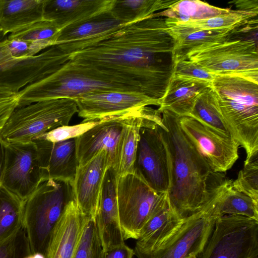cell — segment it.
Here are the masks:
<instances>
[{"instance_id": "1", "label": "cell", "mask_w": 258, "mask_h": 258, "mask_svg": "<svg viewBox=\"0 0 258 258\" xmlns=\"http://www.w3.org/2000/svg\"><path fill=\"white\" fill-rule=\"evenodd\" d=\"M175 44L165 19L155 13L103 33L68 60L135 82L145 95L160 101L172 76Z\"/></svg>"}, {"instance_id": "2", "label": "cell", "mask_w": 258, "mask_h": 258, "mask_svg": "<svg viewBox=\"0 0 258 258\" xmlns=\"http://www.w3.org/2000/svg\"><path fill=\"white\" fill-rule=\"evenodd\" d=\"M157 127L166 149L167 194L172 210L183 219L202 210L211 196L214 172L181 130L178 116L163 110Z\"/></svg>"}, {"instance_id": "3", "label": "cell", "mask_w": 258, "mask_h": 258, "mask_svg": "<svg viewBox=\"0 0 258 258\" xmlns=\"http://www.w3.org/2000/svg\"><path fill=\"white\" fill-rule=\"evenodd\" d=\"M119 91L144 94L136 83L107 71L68 60L57 71L18 92L19 107L57 98Z\"/></svg>"}, {"instance_id": "4", "label": "cell", "mask_w": 258, "mask_h": 258, "mask_svg": "<svg viewBox=\"0 0 258 258\" xmlns=\"http://www.w3.org/2000/svg\"><path fill=\"white\" fill-rule=\"evenodd\" d=\"M211 87L231 136L246 153L258 154V81L235 75H214Z\"/></svg>"}, {"instance_id": "5", "label": "cell", "mask_w": 258, "mask_h": 258, "mask_svg": "<svg viewBox=\"0 0 258 258\" xmlns=\"http://www.w3.org/2000/svg\"><path fill=\"white\" fill-rule=\"evenodd\" d=\"M73 200L72 183L49 178L41 180L24 201L23 227L31 253L45 254L55 226Z\"/></svg>"}, {"instance_id": "6", "label": "cell", "mask_w": 258, "mask_h": 258, "mask_svg": "<svg viewBox=\"0 0 258 258\" xmlns=\"http://www.w3.org/2000/svg\"><path fill=\"white\" fill-rule=\"evenodd\" d=\"M78 112L76 101L61 98L17 107L0 131L5 143L33 142L43 134L69 125Z\"/></svg>"}, {"instance_id": "7", "label": "cell", "mask_w": 258, "mask_h": 258, "mask_svg": "<svg viewBox=\"0 0 258 258\" xmlns=\"http://www.w3.org/2000/svg\"><path fill=\"white\" fill-rule=\"evenodd\" d=\"M183 59L195 62L213 75H235L258 81V51L254 38L230 36L198 47Z\"/></svg>"}, {"instance_id": "8", "label": "cell", "mask_w": 258, "mask_h": 258, "mask_svg": "<svg viewBox=\"0 0 258 258\" xmlns=\"http://www.w3.org/2000/svg\"><path fill=\"white\" fill-rule=\"evenodd\" d=\"M199 258H257L258 221L226 215L217 218Z\"/></svg>"}, {"instance_id": "9", "label": "cell", "mask_w": 258, "mask_h": 258, "mask_svg": "<svg viewBox=\"0 0 258 258\" xmlns=\"http://www.w3.org/2000/svg\"><path fill=\"white\" fill-rule=\"evenodd\" d=\"M165 193L154 190L134 172L118 177L117 204L124 240L131 238L137 240L139 238L142 229Z\"/></svg>"}, {"instance_id": "10", "label": "cell", "mask_w": 258, "mask_h": 258, "mask_svg": "<svg viewBox=\"0 0 258 258\" xmlns=\"http://www.w3.org/2000/svg\"><path fill=\"white\" fill-rule=\"evenodd\" d=\"M215 196L213 195L205 207L184 219L180 226L155 249L141 251L135 248L138 258H188L198 255L207 243L217 217L213 213Z\"/></svg>"}, {"instance_id": "11", "label": "cell", "mask_w": 258, "mask_h": 258, "mask_svg": "<svg viewBox=\"0 0 258 258\" xmlns=\"http://www.w3.org/2000/svg\"><path fill=\"white\" fill-rule=\"evenodd\" d=\"M162 120L157 110L147 106L139 131L134 173L155 191H167L169 173L166 149L157 125Z\"/></svg>"}, {"instance_id": "12", "label": "cell", "mask_w": 258, "mask_h": 258, "mask_svg": "<svg viewBox=\"0 0 258 258\" xmlns=\"http://www.w3.org/2000/svg\"><path fill=\"white\" fill-rule=\"evenodd\" d=\"M183 132L214 173L231 169L239 157L238 142L188 116H178Z\"/></svg>"}, {"instance_id": "13", "label": "cell", "mask_w": 258, "mask_h": 258, "mask_svg": "<svg viewBox=\"0 0 258 258\" xmlns=\"http://www.w3.org/2000/svg\"><path fill=\"white\" fill-rule=\"evenodd\" d=\"M2 185L24 201L41 180L38 151L34 142L4 143Z\"/></svg>"}, {"instance_id": "14", "label": "cell", "mask_w": 258, "mask_h": 258, "mask_svg": "<svg viewBox=\"0 0 258 258\" xmlns=\"http://www.w3.org/2000/svg\"><path fill=\"white\" fill-rule=\"evenodd\" d=\"M130 111L104 117L76 138L78 166L86 164L99 152L105 150L108 157L109 168L118 174L122 131Z\"/></svg>"}, {"instance_id": "15", "label": "cell", "mask_w": 258, "mask_h": 258, "mask_svg": "<svg viewBox=\"0 0 258 258\" xmlns=\"http://www.w3.org/2000/svg\"><path fill=\"white\" fill-rule=\"evenodd\" d=\"M83 122L96 121L149 105L160 106V101L135 92L109 91L92 93L74 99Z\"/></svg>"}, {"instance_id": "16", "label": "cell", "mask_w": 258, "mask_h": 258, "mask_svg": "<svg viewBox=\"0 0 258 258\" xmlns=\"http://www.w3.org/2000/svg\"><path fill=\"white\" fill-rule=\"evenodd\" d=\"M118 178L115 171L108 168L103 178L94 220L104 251L124 243L117 204Z\"/></svg>"}, {"instance_id": "17", "label": "cell", "mask_w": 258, "mask_h": 258, "mask_svg": "<svg viewBox=\"0 0 258 258\" xmlns=\"http://www.w3.org/2000/svg\"><path fill=\"white\" fill-rule=\"evenodd\" d=\"M109 167L107 153L103 150L77 169L72 183L74 200L90 220H95L103 178Z\"/></svg>"}, {"instance_id": "18", "label": "cell", "mask_w": 258, "mask_h": 258, "mask_svg": "<svg viewBox=\"0 0 258 258\" xmlns=\"http://www.w3.org/2000/svg\"><path fill=\"white\" fill-rule=\"evenodd\" d=\"M115 0H45L44 19L61 30L109 14Z\"/></svg>"}, {"instance_id": "19", "label": "cell", "mask_w": 258, "mask_h": 258, "mask_svg": "<svg viewBox=\"0 0 258 258\" xmlns=\"http://www.w3.org/2000/svg\"><path fill=\"white\" fill-rule=\"evenodd\" d=\"M33 142L38 151L41 180L52 178L73 183L79 166L76 138L54 143Z\"/></svg>"}, {"instance_id": "20", "label": "cell", "mask_w": 258, "mask_h": 258, "mask_svg": "<svg viewBox=\"0 0 258 258\" xmlns=\"http://www.w3.org/2000/svg\"><path fill=\"white\" fill-rule=\"evenodd\" d=\"M89 220L75 200L70 201L53 231L45 258H74Z\"/></svg>"}, {"instance_id": "21", "label": "cell", "mask_w": 258, "mask_h": 258, "mask_svg": "<svg viewBox=\"0 0 258 258\" xmlns=\"http://www.w3.org/2000/svg\"><path fill=\"white\" fill-rule=\"evenodd\" d=\"M180 218L170 206L167 192L142 229L137 240L135 248L141 251L155 249L171 235L182 224Z\"/></svg>"}, {"instance_id": "22", "label": "cell", "mask_w": 258, "mask_h": 258, "mask_svg": "<svg viewBox=\"0 0 258 258\" xmlns=\"http://www.w3.org/2000/svg\"><path fill=\"white\" fill-rule=\"evenodd\" d=\"M211 85L206 81L172 75L157 110H167L179 117L188 116L199 97Z\"/></svg>"}, {"instance_id": "23", "label": "cell", "mask_w": 258, "mask_h": 258, "mask_svg": "<svg viewBox=\"0 0 258 258\" xmlns=\"http://www.w3.org/2000/svg\"><path fill=\"white\" fill-rule=\"evenodd\" d=\"M257 13L231 10L227 14L202 20L181 21L167 18L165 22L171 34H184L195 31L217 29L239 30L254 24Z\"/></svg>"}, {"instance_id": "24", "label": "cell", "mask_w": 258, "mask_h": 258, "mask_svg": "<svg viewBox=\"0 0 258 258\" xmlns=\"http://www.w3.org/2000/svg\"><path fill=\"white\" fill-rule=\"evenodd\" d=\"M45 0H0V28L10 34L44 20Z\"/></svg>"}, {"instance_id": "25", "label": "cell", "mask_w": 258, "mask_h": 258, "mask_svg": "<svg viewBox=\"0 0 258 258\" xmlns=\"http://www.w3.org/2000/svg\"><path fill=\"white\" fill-rule=\"evenodd\" d=\"M232 180L220 181L213 213L217 218L226 215H240L258 221V205L247 196L235 190Z\"/></svg>"}, {"instance_id": "26", "label": "cell", "mask_w": 258, "mask_h": 258, "mask_svg": "<svg viewBox=\"0 0 258 258\" xmlns=\"http://www.w3.org/2000/svg\"><path fill=\"white\" fill-rule=\"evenodd\" d=\"M146 107L135 109L129 112L122 134L118 177L134 172L139 131Z\"/></svg>"}, {"instance_id": "27", "label": "cell", "mask_w": 258, "mask_h": 258, "mask_svg": "<svg viewBox=\"0 0 258 258\" xmlns=\"http://www.w3.org/2000/svg\"><path fill=\"white\" fill-rule=\"evenodd\" d=\"M177 1L115 0L110 11L112 17L122 24L141 21L151 17L154 12L168 9Z\"/></svg>"}, {"instance_id": "28", "label": "cell", "mask_w": 258, "mask_h": 258, "mask_svg": "<svg viewBox=\"0 0 258 258\" xmlns=\"http://www.w3.org/2000/svg\"><path fill=\"white\" fill-rule=\"evenodd\" d=\"M24 201L4 186L0 187V243L23 227Z\"/></svg>"}, {"instance_id": "29", "label": "cell", "mask_w": 258, "mask_h": 258, "mask_svg": "<svg viewBox=\"0 0 258 258\" xmlns=\"http://www.w3.org/2000/svg\"><path fill=\"white\" fill-rule=\"evenodd\" d=\"M59 31L52 22L44 20L9 34L8 39L28 42L31 57L54 45Z\"/></svg>"}, {"instance_id": "30", "label": "cell", "mask_w": 258, "mask_h": 258, "mask_svg": "<svg viewBox=\"0 0 258 258\" xmlns=\"http://www.w3.org/2000/svg\"><path fill=\"white\" fill-rule=\"evenodd\" d=\"M239 30L217 29L198 31L184 34H171L175 41L173 52V62L183 59L189 52L198 47L224 41Z\"/></svg>"}, {"instance_id": "31", "label": "cell", "mask_w": 258, "mask_h": 258, "mask_svg": "<svg viewBox=\"0 0 258 258\" xmlns=\"http://www.w3.org/2000/svg\"><path fill=\"white\" fill-rule=\"evenodd\" d=\"M231 10L216 7L199 0H181L177 1L166 11L158 13V15L185 21L208 19L227 14Z\"/></svg>"}, {"instance_id": "32", "label": "cell", "mask_w": 258, "mask_h": 258, "mask_svg": "<svg viewBox=\"0 0 258 258\" xmlns=\"http://www.w3.org/2000/svg\"><path fill=\"white\" fill-rule=\"evenodd\" d=\"M188 116L222 135L231 136L217 106L211 86L200 95Z\"/></svg>"}, {"instance_id": "33", "label": "cell", "mask_w": 258, "mask_h": 258, "mask_svg": "<svg viewBox=\"0 0 258 258\" xmlns=\"http://www.w3.org/2000/svg\"><path fill=\"white\" fill-rule=\"evenodd\" d=\"M232 186L258 205V155L244 161L243 168L232 182Z\"/></svg>"}, {"instance_id": "34", "label": "cell", "mask_w": 258, "mask_h": 258, "mask_svg": "<svg viewBox=\"0 0 258 258\" xmlns=\"http://www.w3.org/2000/svg\"><path fill=\"white\" fill-rule=\"evenodd\" d=\"M103 252L96 224L90 219L85 225L74 258H103Z\"/></svg>"}, {"instance_id": "35", "label": "cell", "mask_w": 258, "mask_h": 258, "mask_svg": "<svg viewBox=\"0 0 258 258\" xmlns=\"http://www.w3.org/2000/svg\"><path fill=\"white\" fill-rule=\"evenodd\" d=\"M30 253L23 227L13 236L0 243V258H24Z\"/></svg>"}, {"instance_id": "36", "label": "cell", "mask_w": 258, "mask_h": 258, "mask_svg": "<svg viewBox=\"0 0 258 258\" xmlns=\"http://www.w3.org/2000/svg\"><path fill=\"white\" fill-rule=\"evenodd\" d=\"M99 122V120L82 121L76 125L61 126L43 134L37 140L54 143L76 138L95 126Z\"/></svg>"}, {"instance_id": "37", "label": "cell", "mask_w": 258, "mask_h": 258, "mask_svg": "<svg viewBox=\"0 0 258 258\" xmlns=\"http://www.w3.org/2000/svg\"><path fill=\"white\" fill-rule=\"evenodd\" d=\"M8 35L0 28V88L6 89L11 69L21 60L26 59L12 55L8 45Z\"/></svg>"}, {"instance_id": "38", "label": "cell", "mask_w": 258, "mask_h": 258, "mask_svg": "<svg viewBox=\"0 0 258 258\" xmlns=\"http://www.w3.org/2000/svg\"><path fill=\"white\" fill-rule=\"evenodd\" d=\"M172 75L206 81L212 84L213 75L195 62L188 59L175 61Z\"/></svg>"}, {"instance_id": "39", "label": "cell", "mask_w": 258, "mask_h": 258, "mask_svg": "<svg viewBox=\"0 0 258 258\" xmlns=\"http://www.w3.org/2000/svg\"><path fill=\"white\" fill-rule=\"evenodd\" d=\"M18 104V93L0 88V131Z\"/></svg>"}, {"instance_id": "40", "label": "cell", "mask_w": 258, "mask_h": 258, "mask_svg": "<svg viewBox=\"0 0 258 258\" xmlns=\"http://www.w3.org/2000/svg\"><path fill=\"white\" fill-rule=\"evenodd\" d=\"M8 45L13 56L21 58L30 57L29 56V44L28 42L19 39H8Z\"/></svg>"}, {"instance_id": "41", "label": "cell", "mask_w": 258, "mask_h": 258, "mask_svg": "<svg viewBox=\"0 0 258 258\" xmlns=\"http://www.w3.org/2000/svg\"><path fill=\"white\" fill-rule=\"evenodd\" d=\"M134 255V249L125 243L103 252V258H133Z\"/></svg>"}, {"instance_id": "42", "label": "cell", "mask_w": 258, "mask_h": 258, "mask_svg": "<svg viewBox=\"0 0 258 258\" xmlns=\"http://www.w3.org/2000/svg\"><path fill=\"white\" fill-rule=\"evenodd\" d=\"M230 3H233L237 10L258 13L257 0L235 1Z\"/></svg>"}, {"instance_id": "43", "label": "cell", "mask_w": 258, "mask_h": 258, "mask_svg": "<svg viewBox=\"0 0 258 258\" xmlns=\"http://www.w3.org/2000/svg\"><path fill=\"white\" fill-rule=\"evenodd\" d=\"M5 149L3 142L0 139V187L2 185V180L5 164Z\"/></svg>"}, {"instance_id": "44", "label": "cell", "mask_w": 258, "mask_h": 258, "mask_svg": "<svg viewBox=\"0 0 258 258\" xmlns=\"http://www.w3.org/2000/svg\"><path fill=\"white\" fill-rule=\"evenodd\" d=\"M24 258H45L44 255L39 253H30Z\"/></svg>"}, {"instance_id": "45", "label": "cell", "mask_w": 258, "mask_h": 258, "mask_svg": "<svg viewBox=\"0 0 258 258\" xmlns=\"http://www.w3.org/2000/svg\"><path fill=\"white\" fill-rule=\"evenodd\" d=\"M197 255L192 254V255H190V256H189L188 258H197Z\"/></svg>"}, {"instance_id": "46", "label": "cell", "mask_w": 258, "mask_h": 258, "mask_svg": "<svg viewBox=\"0 0 258 258\" xmlns=\"http://www.w3.org/2000/svg\"><path fill=\"white\" fill-rule=\"evenodd\" d=\"M258 258V257H257Z\"/></svg>"}]
</instances>
